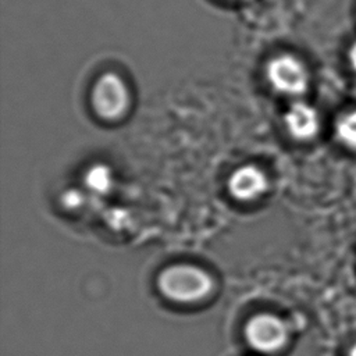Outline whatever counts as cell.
<instances>
[{
	"label": "cell",
	"instance_id": "obj_4",
	"mask_svg": "<svg viewBox=\"0 0 356 356\" xmlns=\"http://www.w3.org/2000/svg\"><path fill=\"white\" fill-rule=\"evenodd\" d=\"M245 335L252 348L263 353H271L285 345L288 330L277 316L261 313L248 321Z\"/></svg>",
	"mask_w": 356,
	"mask_h": 356
},
{
	"label": "cell",
	"instance_id": "obj_11",
	"mask_svg": "<svg viewBox=\"0 0 356 356\" xmlns=\"http://www.w3.org/2000/svg\"><path fill=\"white\" fill-rule=\"evenodd\" d=\"M349 356H356V343L350 348V352H349Z\"/></svg>",
	"mask_w": 356,
	"mask_h": 356
},
{
	"label": "cell",
	"instance_id": "obj_1",
	"mask_svg": "<svg viewBox=\"0 0 356 356\" xmlns=\"http://www.w3.org/2000/svg\"><path fill=\"white\" fill-rule=\"evenodd\" d=\"M157 286L172 302L195 303L210 293L213 281L204 270L196 266L174 264L160 273Z\"/></svg>",
	"mask_w": 356,
	"mask_h": 356
},
{
	"label": "cell",
	"instance_id": "obj_6",
	"mask_svg": "<svg viewBox=\"0 0 356 356\" xmlns=\"http://www.w3.org/2000/svg\"><path fill=\"white\" fill-rule=\"evenodd\" d=\"M285 124L295 139H310L320 128L317 111L306 103H293L285 114Z\"/></svg>",
	"mask_w": 356,
	"mask_h": 356
},
{
	"label": "cell",
	"instance_id": "obj_5",
	"mask_svg": "<svg viewBox=\"0 0 356 356\" xmlns=\"http://www.w3.org/2000/svg\"><path fill=\"white\" fill-rule=\"evenodd\" d=\"M228 189L238 200H254L267 189V178L260 168L254 165H245L231 174L228 179Z\"/></svg>",
	"mask_w": 356,
	"mask_h": 356
},
{
	"label": "cell",
	"instance_id": "obj_3",
	"mask_svg": "<svg viewBox=\"0 0 356 356\" xmlns=\"http://www.w3.org/2000/svg\"><path fill=\"white\" fill-rule=\"evenodd\" d=\"M267 78L275 90L285 95H302L309 85L307 68L291 54L274 57L267 64Z\"/></svg>",
	"mask_w": 356,
	"mask_h": 356
},
{
	"label": "cell",
	"instance_id": "obj_2",
	"mask_svg": "<svg viewBox=\"0 0 356 356\" xmlns=\"http://www.w3.org/2000/svg\"><path fill=\"white\" fill-rule=\"evenodd\" d=\"M92 104L99 117L104 120L120 118L129 104L125 82L117 74H103L92 89Z\"/></svg>",
	"mask_w": 356,
	"mask_h": 356
},
{
	"label": "cell",
	"instance_id": "obj_8",
	"mask_svg": "<svg viewBox=\"0 0 356 356\" xmlns=\"http://www.w3.org/2000/svg\"><path fill=\"white\" fill-rule=\"evenodd\" d=\"M85 184L95 192L103 193L111 185V172L103 164H96L90 167L85 174Z\"/></svg>",
	"mask_w": 356,
	"mask_h": 356
},
{
	"label": "cell",
	"instance_id": "obj_7",
	"mask_svg": "<svg viewBox=\"0 0 356 356\" xmlns=\"http://www.w3.org/2000/svg\"><path fill=\"white\" fill-rule=\"evenodd\" d=\"M337 138L350 149H356V110L342 114L335 122Z\"/></svg>",
	"mask_w": 356,
	"mask_h": 356
},
{
	"label": "cell",
	"instance_id": "obj_10",
	"mask_svg": "<svg viewBox=\"0 0 356 356\" xmlns=\"http://www.w3.org/2000/svg\"><path fill=\"white\" fill-rule=\"evenodd\" d=\"M349 63L352 65V68L356 72V42L352 44V47L349 49Z\"/></svg>",
	"mask_w": 356,
	"mask_h": 356
},
{
	"label": "cell",
	"instance_id": "obj_9",
	"mask_svg": "<svg viewBox=\"0 0 356 356\" xmlns=\"http://www.w3.org/2000/svg\"><path fill=\"white\" fill-rule=\"evenodd\" d=\"M81 202V195L76 193L75 191H70V192H65L64 195V204L67 207H75L78 206Z\"/></svg>",
	"mask_w": 356,
	"mask_h": 356
}]
</instances>
